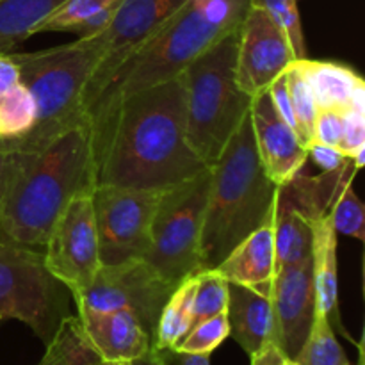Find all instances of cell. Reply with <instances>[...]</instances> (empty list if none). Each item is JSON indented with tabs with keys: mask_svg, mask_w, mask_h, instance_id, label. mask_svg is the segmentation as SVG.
Instances as JSON below:
<instances>
[{
	"mask_svg": "<svg viewBox=\"0 0 365 365\" xmlns=\"http://www.w3.org/2000/svg\"><path fill=\"white\" fill-rule=\"evenodd\" d=\"M285 81H287L289 96H291L292 110H294L296 125H298V135L303 145L309 146L312 143L314 125H316L317 113H319L316 98H314L312 89L296 61L285 70Z\"/></svg>",
	"mask_w": 365,
	"mask_h": 365,
	"instance_id": "obj_29",
	"label": "cell"
},
{
	"mask_svg": "<svg viewBox=\"0 0 365 365\" xmlns=\"http://www.w3.org/2000/svg\"><path fill=\"white\" fill-rule=\"evenodd\" d=\"M130 365H168V362H166V359H164L163 351L152 348L148 353H145L143 356L132 360Z\"/></svg>",
	"mask_w": 365,
	"mask_h": 365,
	"instance_id": "obj_39",
	"label": "cell"
},
{
	"mask_svg": "<svg viewBox=\"0 0 365 365\" xmlns=\"http://www.w3.org/2000/svg\"><path fill=\"white\" fill-rule=\"evenodd\" d=\"M95 365H130V362H125V360H98Z\"/></svg>",
	"mask_w": 365,
	"mask_h": 365,
	"instance_id": "obj_41",
	"label": "cell"
},
{
	"mask_svg": "<svg viewBox=\"0 0 365 365\" xmlns=\"http://www.w3.org/2000/svg\"><path fill=\"white\" fill-rule=\"evenodd\" d=\"M18 82H20V73H18L16 63L9 53H2L0 56V98Z\"/></svg>",
	"mask_w": 365,
	"mask_h": 365,
	"instance_id": "obj_37",
	"label": "cell"
},
{
	"mask_svg": "<svg viewBox=\"0 0 365 365\" xmlns=\"http://www.w3.org/2000/svg\"><path fill=\"white\" fill-rule=\"evenodd\" d=\"M248 9L250 0H185L118 64L88 116L120 96L178 77L196 57L239 31Z\"/></svg>",
	"mask_w": 365,
	"mask_h": 365,
	"instance_id": "obj_3",
	"label": "cell"
},
{
	"mask_svg": "<svg viewBox=\"0 0 365 365\" xmlns=\"http://www.w3.org/2000/svg\"><path fill=\"white\" fill-rule=\"evenodd\" d=\"M36 121V106L31 93L21 82L0 98V152H16L31 134Z\"/></svg>",
	"mask_w": 365,
	"mask_h": 365,
	"instance_id": "obj_24",
	"label": "cell"
},
{
	"mask_svg": "<svg viewBox=\"0 0 365 365\" xmlns=\"http://www.w3.org/2000/svg\"><path fill=\"white\" fill-rule=\"evenodd\" d=\"M177 285L164 280L145 259L100 266L91 284L73 296L77 312L127 310L155 342L160 312Z\"/></svg>",
	"mask_w": 365,
	"mask_h": 365,
	"instance_id": "obj_9",
	"label": "cell"
},
{
	"mask_svg": "<svg viewBox=\"0 0 365 365\" xmlns=\"http://www.w3.org/2000/svg\"><path fill=\"white\" fill-rule=\"evenodd\" d=\"M296 63L312 89L319 110L344 113L356 100L365 98L364 78L351 66L335 61H312L309 57Z\"/></svg>",
	"mask_w": 365,
	"mask_h": 365,
	"instance_id": "obj_20",
	"label": "cell"
},
{
	"mask_svg": "<svg viewBox=\"0 0 365 365\" xmlns=\"http://www.w3.org/2000/svg\"><path fill=\"white\" fill-rule=\"evenodd\" d=\"M66 0H0V56L34 36L39 24Z\"/></svg>",
	"mask_w": 365,
	"mask_h": 365,
	"instance_id": "obj_23",
	"label": "cell"
},
{
	"mask_svg": "<svg viewBox=\"0 0 365 365\" xmlns=\"http://www.w3.org/2000/svg\"><path fill=\"white\" fill-rule=\"evenodd\" d=\"M287 365H298L294 362V360H287Z\"/></svg>",
	"mask_w": 365,
	"mask_h": 365,
	"instance_id": "obj_42",
	"label": "cell"
},
{
	"mask_svg": "<svg viewBox=\"0 0 365 365\" xmlns=\"http://www.w3.org/2000/svg\"><path fill=\"white\" fill-rule=\"evenodd\" d=\"M7 168H9V164H7V155H4V153L0 152V198H2L4 187H6Z\"/></svg>",
	"mask_w": 365,
	"mask_h": 365,
	"instance_id": "obj_40",
	"label": "cell"
},
{
	"mask_svg": "<svg viewBox=\"0 0 365 365\" xmlns=\"http://www.w3.org/2000/svg\"><path fill=\"white\" fill-rule=\"evenodd\" d=\"M273 234L277 269L312 257V220L282 187H278L274 202Z\"/></svg>",
	"mask_w": 365,
	"mask_h": 365,
	"instance_id": "obj_21",
	"label": "cell"
},
{
	"mask_svg": "<svg viewBox=\"0 0 365 365\" xmlns=\"http://www.w3.org/2000/svg\"><path fill=\"white\" fill-rule=\"evenodd\" d=\"M184 2L185 0H123L109 27L95 36L103 46V56L86 88V114L118 64L150 38Z\"/></svg>",
	"mask_w": 365,
	"mask_h": 365,
	"instance_id": "obj_13",
	"label": "cell"
},
{
	"mask_svg": "<svg viewBox=\"0 0 365 365\" xmlns=\"http://www.w3.org/2000/svg\"><path fill=\"white\" fill-rule=\"evenodd\" d=\"M253 138L257 153L267 177L280 187L302 173L309 160L307 146L289 127L271 102L269 91H264L252 100L250 107Z\"/></svg>",
	"mask_w": 365,
	"mask_h": 365,
	"instance_id": "obj_15",
	"label": "cell"
},
{
	"mask_svg": "<svg viewBox=\"0 0 365 365\" xmlns=\"http://www.w3.org/2000/svg\"><path fill=\"white\" fill-rule=\"evenodd\" d=\"M342 139V113L331 109H324L317 113L316 125H314L312 143L337 146Z\"/></svg>",
	"mask_w": 365,
	"mask_h": 365,
	"instance_id": "obj_34",
	"label": "cell"
},
{
	"mask_svg": "<svg viewBox=\"0 0 365 365\" xmlns=\"http://www.w3.org/2000/svg\"><path fill=\"white\" fill-rule=\"evenodd\" d=\"M356 173L349 175L344 182H342L341 189H339L337 196H335L334 203H331L328 216H330L331 225H334L335 232L342 235H349V237L356 239V241H365V207L356 196L355 187H353V180H355Z\"/></svg>",
	"mask_w": 365,
	"mask_h": 365,
	"instance_id": "obj_28",
	"label": "cell"
},
{
	"mask_svg": "<svg viewBox=\"0 0 365 365\" xmlns=\"http://www.w3.org/2000/svg\"><path fill=\"white\" fill-rule=\"evenodd\" d=\"M337 232L328 212L312 217V273L316 287V309L327 316L331 328L351 341L341 317L339 303Z\"/></svg>",
	"mask_w": 365,
	"mask_h": 365,
	"instance_id": "obj_17",
	"label": "cell"
},
{
	"mask_svg": "<svg viewBox=\"0 0 365 365\" xmlns=\"http://www.w3.org/2000/svg\"><path fill=\"white\" fill-rule=\"evenodd\" d=\"M250 6L266 11L271 20L285 32L292 46V52L296 56V61L309 57L307 56L298 0H250Z\"/></svg>",
	"mask_w": 365,
	"mask_h": 365,
	"instance_id": "obj_31",
	"label": "cell"
},
{
	"mask_svg": "<svg viewBox=\"0 0 365 365\" xmlns=\"http://www.w3.org/2000/svg\"><path fill=\"white\" fill-rule=\"evenodd\" d=\"M287 360L274 341L266 342L259 351L250 355V365H287Z\"/></svg>",
	"mask_w": 365,
	"mask_h": 365,
	"instance_id": "obj_36",
	"label": "cell"
},
{
	"mask_svg": "<svg viewBox=\"0 0 365 365\" xmlns=\"http://www.w3.org/2000/svg\"><path fill=\"white\" fill-rule=\"evenodd\" d=\"M239 31L196 57L184 70L185 127L196 155L212 166L252 107L235 78Z\"/></svg>",
	"mask_w": 365,
	"mask_h": 365,
	"instance_id": "obj_6",
	"label": "cell"
},
{
	"mask_svg": "<svg viewBox=\"0 0 365 365\" xmlns=\"http://www.w3.org/2000/svg\"><path fill=\"white\" fill-rule=\"evenodd\" d=\"M123 0H66L56 13L38 25L39 32H71L77 38H93L106 31Z\"/></svg>",
	"mask_w": 365,
	"mask_h": 365,
	"instance_id": "obj_22",
	"label": "cell"
},
{
	"mask_svg": "<svg viewBox=\"0 0 365 365\" xmlns=\"http://www.w3.org/2000/svg\"><path fill=\"white\" fill-rule=\"evenodd\" d=\"M9 56L36 106L34 127L13 153L38 150L68 128L89 123L86 88L103 56V46L95 36L38 52H9Z\"/></svg>",
	"mask_w": 365,
	"mask_h": 365,
	"instance_id": "obj_5",
	"label": "cell"
},
{
	"mask_svg": "<svg viewBox=\"0 0 365 365\" xmlns=\"http://www.w3.org/2000/svg\"><path fill=\"white\" fill-rule=\"evenodd\" d=\"M230 337L227 312L203 319L196 323L185 337L173 348V351L195 353V355H212L214 349L220 348Z\"/></svg>",
	"mask_w": 365,
	"mask_h": 365,
	"instance_id": "obj_32",
	"label": "cell"
},
{
	"mask_svg": "<svg viewBox=\"0 0 365 365\" xmlns=\"http://www.w3.org/2000/svg\"><path fill=\"white\" fill-rule=\"evenodd\" d=\"M89 344L102 360L139 359L153 348V339L138 317L127 310L77 312Z\"/></svg>",
	"mask_w": 365,
	"mask_h": 365,
	"instance_id": "obj_16",
	"label": "cell"
},
{
	"mask_svg": "<svg viewBox=\"0 0 365 365\" xmlns=\"http://www.w3.org/2000/svg\"><path fill=\"white\" fill-rule=\"evenodd\" d=\"M163 355L164 359H166L168 365H210V355L180 353V351H173V349H164Z\"/></svg>",
	"mask_w": 365,
	"mask_h": 365,
	"instance_id": "obj_38",
	"label": "cell"
},
{
	"mask_svg": "<svg viewBox=\"0 0 365 365\" xmlns=\"http://www.w3.org/2000/svg\"><path fill=\"white\" fill-rule=\"evenodd\" d=\"M68 291L45 266L43 248L25 246L0 234V324L20 321L43 344L68 314Z\"/></svg>",
	"mask_w": 365,
	"mask_h": 365,
	"instance_id": "obj_8",
	"label": "cell"
},
{
	"mask_svg": "<svg viewBox=\"0 0 365 365\" xmlns=\"http://www.w3.org/2000/svg\"><path fill=\"white\" fill-rule=\"evenodd\" d=\"M339 150L362 170L365 160V103H355L342 113V139Z\"/></svg>",
	"mask_w": 365,
	"mask_h": 365,
	"instance_id": "obj_33",
	"label": "cell"
},
{
	"mask_svg": "<svg viewBox=\"0 0 365 365\" xmlns=\"http://www.w3.org/2000/svg\"><path fill=\"white\" fill-rule=\"evenodd\" d=\"M228 280L217 269L196 273V291L192 299V327L217 314L227 312Z\"/></svg>",
	"mask_w": 365,
	"mask_h": 365,
	"instance_id": "obj_30",
	"label": "cell"
},
{
	"mask_svg": "<svg viewBox=\"0 0 365 365\" xmlns=\"http://www.w3.org/2000/svg\"><path fill=\"white\" fill-rule=\"evenodd\" d=\"M227 317L230 337L248 356L274 341L273 305L269 296L257 289L228 282Z\"/></svg>",
	"mask_w": 365,
	"mask_h": 365,
	"instance_id": "obj_18",
	"label": "cell"
},
{
	"mask_svg": "<svg viewBox=\"0 0 365 365\" xmlns=\"http://www.w3.org/2000/svg\"><path fill=\"white\" fill-rule=\"evenodd\" d=\"M274 214V212H273ZM228 282L246 287H253L259 292L269 285L274 277V234L273 217L246 235L223 262L216 267Z\"/></svg>",
	"mask_w": 365,
	"mask_h": 365,
	"instance_id": "obj_19",
	"label": "cell"
},
{
	"mask_svg": "<svg viewBox=\"0 0 365 365\" xmlns=\"http://www.w3.org/2000/svg\"><path fill=\"white\" fill-rule=\"evenodd\" d=\"M277 191L278 185L260 164L248 113L210 166L202 230V269H216L246 235L273 217Z\"/></svg>",
	"mask_w": 365,
	"mask_h": 365,
	"instance_id": "obj_4",
	"label": "cell"
},
{
	"mask_svg": "<svg viewBox=\"0 0 365 365\" xmlns=\"http://www.w3.org/2000/svg\"><path fill=\"white\" fill-rule=\"evenodd\" d=\"M359 365H364L362 344H359ZM294 362L298 365H353L346 356L341 342L337 341V335H335L330 321L317 309L316 316H314L312 330H310L309 337H307L305 344H303L302 351L298 353Z\"/></svg>",
	"mask_w": 365,
	"mask_h": 365,
	"instance_id": "obj_27",
	"label": "cell"
},
{
	"mask_svg": "<svg viewBox=\"0 0 365 365\" xmlns=\"http://www.w3.org/2000/svg\"><path fill=\"white\" fill-rule=\"evenodd\" d=\"M91 192L68 203L43 246L46 269L70 291L71 298L91 284L102 266Z\"/></svg>",
	"mask_w": 365,
	"mask_h": 365,
	"instance_id": "obj_11",
	"label": "cell"
},
{
	"mask_svg": "<svg viewBox=\"0 0 365 365\" xmlns=\"http://www.w3.org/2000/svg\"><path fill=\"white\" fill-rule=\"evenodd\" d=\"M262 294L269 296L273 305L274 342L289 360H296L316 316L312 257L274 271Z\"/></svg>",
	"mask_w": 365,
	"mask_h": 365,
	"instance_id": "obj_14",
	"label": "cell"
},
{
	"mask_svg": "<svg viewBox=\"0 0 365 365\" xmlns=\"http://www.w3.org/2000/svg\"><path fill=\"white\" fill-rule=\"evenodd\" d=\"M160 192L116 185L93 189L91 200L102 266L145 259Z\"/></svg>",
	"mask_w": 365,
	"mask_h": 365,
	"instance_id": "obj_10",
	"label": "cell"
},
{
	"mask_svg": "<svg viewBox=\"0 0 365 365\" xmlns=\"http://www.w3.org/2000/svg\"><path fill=\"white\" fill-rule=\"evenodd\" d=\"M210 168L160 192L145 260L170 284L202 271V230Z\"/></svg>",
	"mask_w": 365,
	"mask_h": 365,
	"instance_id": "obj_7",
	"label": "cell"
},
{
	"mask_svg": "<svg viewBox=\"0 0 365 365\" xmlns=\"http://www.w3.org/2000/svg\"><path fill=\"white\" fill-rule=\"evenodd\" d=\"M196 291V274L185 278L171 292L170 299L160 312L157 323L155 342L153 348L173 349L192 328V299Z\"/></svg>",
	"mask_w": 365,
	"mask_h": 365,
	"instance_id": "obj_25",
	"label": "cell"
},
{
	"mask_svg": "<svg viewBox=\"0 0 365 365\" xmlns=\"http://www.w3.org/2000/svg\"><path fill=\"white\" fill-rule=\"evenodd\" d=\"M307 153H309V159H312L323 173H334L349 163V157H346L337 146L321 145V143H310L307 146Z\"/></svg>",
	"mask_w": 365,
	"mask_h": 365,
	"instance_id": "obj_35",
	"label": "cell"
},
{
	"mask_svg": "<svg viewBox=\"0 0 365 365\" xmlns=\"http://www.w3.org/2000/svg\"><path fill=\"white\" fill-rule=\"evenodd\" d=\"M0 234L43 248L68 203L95 189L89 123L77 125L32 152L7 155Z\"/></svg>",
	"mask_w": 365,
	"mask_h": 365,
	"instance_id": "obj_2",
	"label": "cell"
},
{
	"mask_svg": "<svg viewBox=\"0 0 365 365\" xmlns=\"http://www.w3.org/2000/svg\"><path fill=\"white\" fill-rule=\"evenodd\" d=\"M296 61L285 32L266 11L250 6L239 27L235 78L242 91L255 98L285 73Z\"/></svg>",
	"mask_w": 365,
	"mask_h": 365,
	"instance_id": "obj_12",
	"label": "cell"
},
{
	"mask_svg": "<svg viewBox=\"0 0 365 365\" xmlns=\"http://www.w3.org/2000/svg\"><path fill=\"white\" fill-rule=\"evenodd\" d=\"M182 73L89 114L95 187L164 191L209 168L187 141Z\"/></svg>",
	"mask_w": 365,
	"mask_h": 365,
	"instance_id": "obj_1",
	"label": "cell"
},
{
	"mask_svg": "<svg viewBox=\"0 0 365 365\" xmlns=\"http://www.w3.org/2000/svg\"><path fill=\"white\" fill-rule=\"evenodd\" d=\"M45 346L46 351L38 365H95L102 360L89 344L78 317L71 314L61 321Z\"/></svg>",
	"mask_w": 365,
	"mask_h": 365,
	"instance_id": "obj_26",
	"label": "cell"
}]
</instances>
